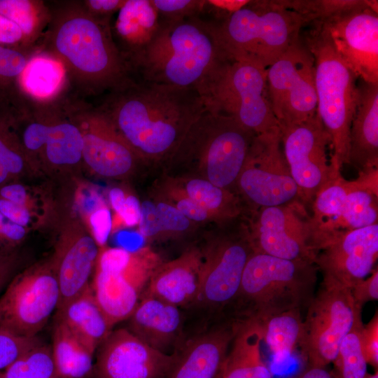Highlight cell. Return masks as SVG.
I'll return each mask as SVG.
<instances>
[{
  "label": "cell",
  "mask_w": 378,
  "mask_h": 378,
  "mask_svg": "<svg viewBox=\"0 0 378 378\" xmlns=\"http://www.w3.org/2000/svg\"><path fill=\"white\" fill-rule=\"evenodd\" d=\"M97 107L142 162L164 166L192 123L208 108L197 91L133 79Z\"/></svg>",
  "instance_id": "6da1fadb"
},
{
  "label": "cell",
  "mask_w": 378,
  "mask_h": 378,
  "mask_svg": "<svg viewBox=\"0 0 378 378\" xmlns=\"http://www.w3.org/2000/svg\"><path fill=\"white\" fill-rule=\"evenodd\" d=\"M47 5L49 21L34 53L62 64L68 90L71 87L80 98L108 92L132 79L113 40L111 20L92 16L82 1Z\"/></svg>",
  "instance_id": "7a4b0ae2"
},
{
  "label": "cell",
  "mask_w": 378,
  "mask_h": 378,
  "mask_svg": "<svg viewBox=\"0 0 378 378\" xmlns=\"http://www.w3.org/2000/svg\"><path fill=\"white\" fill-rule=\"evenodd\" d=\"M150 42L133 59L143 80L190 89L204 99L214 82L234 59L218 24L199 15L162 21Z\"/></svg>",
  "instance_id": "3957f363"
},
{
  "label": "cell",
  "mask_w": 378,
  "mask_h": 378,
  "mask_svg": "<svg viewBox=\"0 0 378 378\" xmlns=\"http://www.w3.org/2000/svg\"><path fill=\"white\" fill-rule=\"evenodd\" d=\"M255 136L234 118L208 107L163 166L165 176L201 178L236 193L238 176Z\"/></svg>",
  "instance_id": "277c9868"
},
{
  "label": "cell",
  "mask_w": 378,
  "mask_h": 378,
  "mask_svg": "<svg viewBox=\"0 0 378 378\" xmlns=\"http://www.w3.org/2000/svg\"><path fill=\"white\" fill-rule=\"evenodd\" d=\"M314 262L253 253L248 260L232 317L260 321L293 309L303 310L316 293Z\"/></svg>",
  "instance_id": "5b68a950"
},
{
  "label": "cell",
  "mask_w": 378,
  "mask_h": 378,
  "mask_svg": "<svg viewBox=\"0 0 378 378\" xmlns=\"http://www.w3.org/2000/svg\"><path fill=\"white\" fill-rule=\"evenodd\" d=\"M304 43L315 62L316 113L330 138L332 164L341 171L348 164L358 78L337 55L320 22L307 34Z\"/></svg>",
  "instance_id": "8992f818"
},
{
  "label": "cell",
  "mask_w": 378,
  "mask_h": 378,
  "mask_svg": "<svg viewBox=\"0 0 378 378\" xmlns=\"http://www.w3.org/2000/svg\"><path fill=\"white\" fill-rule=\"evenodd\" d=\"M308 19L299 11L278 5L244 4L218 25L234 59L267 69L300 37V30Z\"/></svg>",
  "instance_id": "52a82bcc"
},
{
  "label": "cell",
  "mask_w": 378,
  "mask_h": 378,
  "mask_svg": "<svg viewBox=\"0 0 378 378\" xmlns=\"http://www.w3.org/2000/svg\"><path fill=\"white\" fill-rule=\"evenodd\" d=\"M162 262L150 246L99 248L90 286L113 327L130 316Z\"/></svg>",
  "instance_id": "ba28073f"
},
{
  "label": "cell",
  "mask_w": 378,
  "mask_h": 378,
  "mask_svg": "<svg viewBox=\"0 0 378 378\" xmlns=\"http://www.w3.org/2000/svg\"><path fill=\"white\" fill-rule=\"evenodd\" d=\"M200 250L202 266L196 302L216 310L230 309L244 267L254 253L244 217L216 223Z\"/></svg>",
  "instance_id": "9c48e42d"
},
{
  "label": "cell",
  "mask_w": 378,
  "mask_h": 378,
  "mask_svg": "<svg viewBox=\"0 0 378 378\" xmlns=\"http://www.w3.org/2000/svg\"><path fill=\"white\" fill-rule=\"evenodd\" d=\"M307 309L299 346L307 367L326 368L345 336L363 323L362 309L350 288L323 278Z\"/></svg>",
  "instance_id": "30bf717a"
},
{
  "label": "cell",
  "mask_w": 378,
  "mask_h": 378,
  "mask_svg": "<svg viewBox=\"0 0 378 378\" xmlns=\"http://www.w3.org/2000/svg\"><path fill=\"white\" fill-rule=\"evenodd\" d=\"M235 191L246 217L263 208L302 202L283 152L279 129L255 136Z\"/></svg>",
  "instance_id": "8fae6325"
},
{
  "label": "cell",
  "mask_w": 378,
  "mask_h": 378,
  "mask_svg": "<svg viewBox=\"0 0 378 378\" xmlns=\"http://www.w3.org/2000/svg\"><path fill=\"white\" fill-rule=\"evenodd\" d=\"M208 107L234 118L256 135L279 130L267 85V69L233 59L211 86Z\"/></svg>",
  "instance_id": "7c38bea8"
},
{
  "label": "cell",
  "mask_w": 378,
  "mask_h": 378,
  "mask_svg": "<svg viewBox=\"0 0 378 378\" xmlns=\"http://www.w3.org/2000/svg\"><path fill=\"white\" fill-rule=\"evenodd\" d=\"M60 290L52 258L10 279L0 294V330L35 337L58 308Z\"/></svg>",
  "instance_id": "4fadbf2b"
},
{
  "label": "cell",
  "mask_w": 378,
  "mask_h": 378,
  "mask_svg": "<svg viewBox=\"0 0 378 378\" xmlns=\"http://www.w3.org/2000/svg\"><path fill=\"white\" fill-rule=\"evenodd\" d=\"M283 152L307 207L317 192L341 171L332 162L331 141L317 113L302 122L279 124Z\"/></svg>",
  "instance_id": "5bb4252c"
},
{
  "label": "cell",
  "mask_w": 378,
  "mask_h": 378,
  "mask_svg": "<svg viewBox=\"0 0 378 378\" xmlns=\"http://www.w3.org/2000/svg\"><path fill=\"white\" fill-rule=\"evenodd\" d=\"M267 85L278 125L302 122L316 113L314 59L300 37L267 68Z\"/></svg>",
  "instance_id": "9a60e30c"
},
{
  "label": "cell",
  "mask_w": 378,
  "mask_h": 378,
  "mask_svg": "<svg viewBox=\"0 0 378 378\" xmlns=\"http://www.w3.org/2000/svg\"><path fill=\"white\" fill-rule=\"evenodd\" d=\"M69 111L83 137V162L99 176L122 178L136 169L141 160L97 108L82 98L69 95Z\"/></svg>",
  "instance_id": "2e32d148"
},
{
  "label": "cell",
  "mask_w": 378,
  "mask_h": 378,
  "mask_svg": "<svg viewBox=\"0 0 378 378\" xmlns=\"http://www.w3.org/2000/svg\"><path fill=\"white\" fill-rule=\"evenodd\" d=\"M244 218L254 253L314 262L309 215L302 202L263 208Z\"/></svg>",
  "instance_id": "e0dca14e"
},
{
  "label": "cell",
  "mask_w": 378,
  "mask_h": 378,
  "mask_svg": "<svg viewBox=\"0 0 378 378\" xmlns=\"http://www.w3.org/2000/svg\"><path fill=\"white\" fill-rule=\"evenodd\" d=\"M335 50L361 80L378 83V15L371 7L344 8L319 20Z\"/></svg>",
  "instance_id": "ac0fdd59"
},
{
  "label": "cell",
  "mask_w": 378,
  "mask_h": 378,
  "mask_svg": "<svg viewBox=\"0 0 378 378\" xmlns=\"http://www.w3.org/2000/svg\"><path fill=\"white\" fill-rule=\"evenodd\" d=\"M95 378H167L178 353H163L127 328L111 330L97 349Z\"/></svg>",
  "instance_id": "d6986e66"
},
{
  "label": "cell",
  "mask_w": 378,
  "mask_h": 378,
  "mask_svg": "<svg viewBox=\"0 0 378 378\" xmlns=\"http://www.w3.org/2000/svg\"><path fill=\"white\" fill-rule=\"evenodd\" d=\"M378 258V223L349 231L318 251L314 264L323 278L349 288L371 274Z\"/></svg>",
  "instance_id": "ffe728a7"
},
{
  "label": "cell",
  "mask_w": 378,
  "mask_h": 378,
  "mask_svg": "<svg viewBox=\"0 0 378 378\" xmlns=\"http://www.w3.org/2000/svg\"><path fill=\"white\" fill-rule=\"evenodd\" d=\"M99 252V246L79 224H72L62 232L52 257L60 290L57 309L90 285Z\"/></svg>",
  "instance_id": "44dd1931"
},
{
  "label": "cell",
  "mask_w": 378,
  "mask_h": 378,
  "mask_svg": "<svg viewBox=\"0 0 378 378\" xmlns=\"http://www.w3.org/2000/svg\"><path fill=\"white\" fill-rule=\"evenodd\" d=\"M239 319L230 317L190 339L177 351L167 378H216L220 372L236 335Z\"/></svg>",
  "instance_id": "7402d4cb"
},
{
  "label": "cell",
  "mask_w": 378,
  "mask_h": 378,
  "mask_svg": "<svg viewBox=\"0 0 378 378\" xmlns=\"http://www.w3.org/2000/svg\"><path fill=\"white\" fill-rule=\"evenodd\" d=\"M202 255L190 248L178 258L162 262L153 274L144 294L178 307L196 302L200 285Z\"/></svg>",
  "instance_id": "603a6c76"
},
{
  "label": "cell",
  "mask_w": 378,
  "mask_h": 378,
  "mask_svg": "<svg viewBox=\"0 0 378 378\" xmlns=\"http://www.w3.org/2000/svg\"><path fill=\"white\" fill-rule=\"evenodd\" d=\"M359 80L348 153V164L358 172L378 167V83Z\"/></svg>",
  "instance_id": "cb8c5ba5"
},
{
  "label": "cell",
  "mask_w": 378,
  "mask_h": 378,
  "mask_svg": "<svg viewBox=\"0 0 378 378\" xmlns=\"http://www.w3.org/2000/svg\"><path fill=\"white\" fill-rule=\"evenodd\" d=\"M127 320L131 332L166 354L177 342L183 324L179 307L146 294Z\"/></svg>",
  "instance_id": "d4e9b609"
},
{
  "label": "cell",
  "mask_w": 378,
  "mask_h": 378,
  "mask_svg": "<svg viewBox=\"0 0 378 378\" xmlns=\"http://www.w3.org/2000/svg\"><path fill=\"white\" fill-rule=\"evenodd\" d=\"M160 22L151 0H126L118 11L113 27L111 24V32L129 68L133 59L153 38Z\"/></svg>",
  "instance_id": "484cf974"
},
{
  "label": "cell",
  "mask_w": 378,
  "mask_h": 378,
  "mask_svg": "<svg viewBox=\"0 0 378 378\" xmlns=\"http://www.w3.org/2000/svg\"><path fill=\"white\" fill-rule=\"evenodd\" d=\"M55 320L64 323L93 354L113 328L98 304L90 285L57 309Z\"/></svg>",
  "instance_id": "4316f807"
},
{
  "label": "cell",
  "mask_w": 378,
  "mask_h": 378,
  "mask_svg": "<svg viewBox=\"0 0 378 378\" xmlns=\"http://www.w3.org/2000/svg\"><path fill=\"white\" fill-rule=\"evenodd\" d=\"M67 94L57 100L40 158L57 168L76 166L83 162V137L71 117Z\"/></svg>",
  "instance_id": "83f0119b"
},
{
  "label": "cell",
  "mask_w": 378,
  "mask_h": 378,
  "mask_svg": "<svg viewBox=\"0 0 378 378\" xmlns=\"http://www.w3.org/2000/svg\"><path fill=\"white\" fill-rule=\"evenodd\" d=\"M258 322L239 319L236 335L221 370V378H272L261 352Z\"/></svg>",
  "instance_id": "f1b7e54d"
},
{
  "label": "cell",
  "mask_w": 378,
  "mask_h": 378,
  "mask_svg": "<svg viewBox=\"0 0 378 378\" xmlns=\"http://www.w3.org/2000/svg\"><path fill=\"white\" fill-rule=\"evenodd\" d=\"M170 178L210 214L213 222L221 223L245 216L244 207L236 193L201 178Z\"/></svg>",
  "instance_id": "f546056e"
},
{
  "label": "cell",
  "mask_w": 378,
  "mask_h": 378,
  "mask_svg": "<svg viewBox=\"0 0 378 378\" xmlns=\"http://www.w3.org/2000/svg\"><path fill=\"white\" fill-rule=\"evenodd\" d=\"M20 87L28 97L40 101L58 97L68 90L62 64L48 56L34 53L20 78Z\"/></svg>",
  "instance_id": "4dcf8cb0"
},
{
  "label": "cell",
  "mask_w": 378,
  "mask_h": 378,
  "mask_svg": "<svg viewBox=\"0 0 378 378\" xmlns=\"http://www.w3.org/2000/svg\"><path fill=\"white\" fill-rule=\"evenodd\" d=\"M51 349L60 378H86L92 374L94 354L57 320L52 331Z\"/></svg>",
  "instance_id": "1f68e13d"
},
{
  "label": "cell",
  "mask_w": 378,
  "mask_h": 378,
  "mask_svg": "<svg viewBox=\"0 0 378 378\" xmlns=\"http://www.w3.org/2000/svg\"><path fill=\"white\" fill-rule=\"evenodd\" d=\"M301 312L293 309L257 321L260 326L262 342L268 347L274 361H285L299 346L303 322Z\"/></svg>",
  "instance_id": "d6a6232c"
},
{
  "label": "cell",
  "mask_w": 378,
  "mask_h": 378,
  "mask_svg": "<svg viewBox=\"0 0 378 378\" xmlns=\"http://www.w3.org/2000/svg\"><path fill=\"white\" fill-rule=\"evenodd\" d=\"M31 56L0 45V114L13 115L25 104L20 78Z\"/></svg>",
  "instance_id": "836d02e7"
},
{
  "label": "cell",
  "mask_w": 378,
  "mask_h": 378,
  "mask_svg": "<svg viewBox=\"0 0 378 378\" xmlns=\"http://www.w3.org/2000/svg\"><path fill=\"white\" fill-rule=\"evenodd\" d=\"M335 226V237L344 232L378 223V192L355 178Z\"/></svg>",
  "instance_id": "e575fe53"
},
{
  "label": "cell",
  "mask_w": 378,
  "mask_h": 378,
  "mask_svg": "<svg viewBox=\"0 0 378 378\" xmlns=\"http://www.w3.org/2000/svg\"><path fill=\"white\" fill-rule=\"evenodd\" d=\"M0 14L21 29L34 53L49 21L47 3L32 0H0Z\"/></svg>",
  "instance_id": "d590c367"
},
{
  "label": "cell",
  "mask_w": 378,
  "mask_h": 378,
  "mask_svg": "<svg viewBox=\"0 0 378 378\" xmlns=\"http://www.w3.org/2000/svg\"><path fill=\"white\" fill-rule=\"evenodd\" d=\"M29 161L14 129L13 118L0 115V187L16 181Z\"/></svg>",
  "instance_id": "8d00e7d4"
},
{
  "label": "cell",
  "mask_w": 378,
  "mask_h": 378,
  "mask_svg": "<svg viewBox=\"0 0 378 378\" xmlns=\"http://www.w3.org/2000/svg\"><path fill=\"white\" fill-rule=\"evenodd\" d=\"M1 378H60L51 346L40 342L4 370Z\"/></svg>",
  "instance_id": "74e56055"
},
{
  "label": "cell",
  "mask_w": 378,
  "mask_h": 378,
  "mask_svg": "<svg viewBox=\"0 0 378 378\" xmlns=\"http://www.w3.org/2000/svg\"><path fill=\"white\" fill-rule=\"evenodd\" d=\"M363 323L354 327L343 339L332 361V378H365L368 374L367 361L363 355L360 332Z\"/></svg>",
  "instance_id": "f35d334b"
},
{
  "label": "cell",
  "mask_w": 378,
  "mask_h": 378,
  "mask_svg": "<svg viewBox=\"0 0 378 378\" xmlns=\"http://www.w3.org/2000/svg\"><path fill=\"white\" fill-rule=\"evenodd\" d=\"M156 197L174 206L192 223H203L213 220L201 206L189 198L169 177L164 176L158 186Z\"/></svg>",
  "instance_id": "ab89813d"
},
{
  "label": "cell",
  "mask_w": 378,
  "mask_h": 378,
  "mask_svg": "<svg viewBox=\"0 0 378 378\" xmlns=\"http://www.w3.org/2000/svg\"><path fill=\"white\" fill-rule=\"evenodd\" d=\"M154 202L160 221V238L183 234L194 226V223L172 204L158 197Z\"/></svg>",
  "instance_id": "60d3db41"
},
{
  "label": "cell",
  "mask_w": 378,
  "mask_h": 378,
  "mask_svg": "<svg viewBox=\"0 0 378 378\" xmlns=\"http://www.w3.org/2000/svg\"><path fill=\"white\" fill-rule=\"evenodd\" d=\"M162 21H174L197 16L206 1L197 0H151Z\"/></svg>",
  "instance_id": "b9f144b4"
},
{
  "label": "cell",
  "mask_w": 378,
  "mask_h": 378,
  "mask_svg": "<svg viewBox=\"0 0 378 378\" xmlns=\"http://www.w3.org/2000/svg\"><path fill=\"white\" fill-rule=\"evenodd\" d=\"M39 342L36 337H22L0 330V372Z\"/></svg>",
  "instance_id": "7bdbcfd3"
},
{
  "label": "cell",
  "mask_w": 378,
  "mask_h": 378,
  "mask_svg": "<svg viewBox=\"0 0 378 378\" xmlns=\"http://www.w3.org/2000/svg\"><path fill=\"white\" fill-rule=\"evenodd\" d=\"M88 231L99 248L105 246L112 231V216L108 206L103 203L83 218Z\"/></svg>",
  "instance_id": "ee69618b"
},
{
  "label": "cell",
  "mask_w": 378,
  "mask_h": 378,
  "mask_svg": "<svg viewBox=\"0 0 378 378\" xmlns=\"http://www.w3.org/2000/svg\"><path fill=\"white\" fill-rule=\"evenodd\" d=\"M361 349L368 364L378 368V312L370 321L363 324L360 332Z\"/></svg>",
  "instance_id": "f6af8a7d"
},
{
  "label": "cell",
  "mask_w": 378,
  "mask_h": 378,
  "mask_svg": "<svg viewBox=\"0 0 378 378\" xmlns=\"http://www.w3.org/2000/svg\"><path fill=\"white\" fill-rule=\"evenodd\" d=\"M141 214V202L139 199L127 194L120 210L112 216V233L123 227L138 225Z\"/></svg>",
  "instance_id": "bcb514c9"
},
{
  "label": "cell",
  "mask_w": 378,
  "mask_h": 378,
  "mask_svg": "<svg viewBox=\"0 0 378 378\" xmlns=\"http://www.w3.org/2000/svg\"><path fill=\"white\" fill-rule=\"evenodd\" d=\"M0 45L32 55L21 29L12 20L0 14Z\"/></svg>",
  "instance_id": "7dc6e473"
},
{
  "label": "cell",
  "mask_w": 378,
  "mask_h": 378,
  "mask_svg": "<svg viewBox=\"0 0 378 378\" xmlns=\"http://www.w3.org/2000/svg\"><path fill=\"white\" fill-rule=\"evenodd\" d=\"M138 226L139 234L143 238L148 241L160 239V221L154 200H144L141 202Z\"/></svg>",
  "instance_id": "c3c4849f"
},
{
  "label": "cell",
  "mask_w": 378,
  "mask_h": 378,
  "mask_svg": "<svg viewBox=\"0 0 378 378\" xmlns=\"http://www.w3.org/2000/svg\"><path fill=\"white\" fill-rule=\"evenodd\" d=\"M356 304L360 308L371 301L378 300V267L374 268L370 275L358 282L351 288Z\"/></svg>",
  "instance_id": "681fc988"
},
{
  "label": "cell",
  "mask_w": 378,
  "mask_h": 378,
  "mask_svg": "<svg viewBox=\"0 0 378 378\" xmlns=\"http://www.w3.org/2000/svg\"><path fill=\"white\" fill-rule=\"evenodd\" d=\"M87 10L94 18L111 20V18L125 4L126 0H85L82 1Z\"/></svg>",
  "instance_id": "f907efd6"
},
{
  "label": "cell",
  "mask_w": 378,
  "mask_h": 378,
  "mask_svg": "<svg viewBox=\"0 0 378 378\" xmlns=\"http://www.w3.org/2000/svg\"><path fill=\"white\" fill-rule=\"evenodd\" d=\"M0 213L11 222L24 227H27L31 220L29 209L1 197H0Z\"/></svg>",
  "instance_id": "816d5d0a"
},
{
  "label": "cell",
  "mask_w": 378,
  "mask_h": 378,
  "mask_svg": "<svg viewBox=\"0 0 378 378\" xmlns=\"http://www.w3.org/2000/svg\"><path fill=\"white\" fill-rule=\"evenodd\" d=\"M0 197L30 209L31 200L27 189L16 181L1 186Z\"/></svg>",
  "instance_id": "f5cc1de1"
},
{
  "label": "cell",
  "mask_w": 378,
  "mask_h": 378,
  "mask_svg": "<svg viewBox=\"0 0 378 378\" xmlns=\"http://www.w3.org/2000/svg\"><path fill=\"white\" fill-rule=\"evenodd\" d=\"M15 255L0 257V294L10 281L15 268Z\"/></svg>",
  "instance_id": "db71d44e"
},
{
  "label": "cell",
  "mask_w": 378,
  "mask_h": 378,
  "mask_svg": "<svg viewBox=\"0 0 378 378\" xmlns=\"http://www.w3.org/2000/svg\"><path fill=\"white\" fill-rule=\"evenodd\" d=\"M127 193L120 188H112L108 192L109 204L114 213L118 212L122 206Z\"/></svg>",
  "instance_id": "11a10c76"
},
{
  "label": "cell",
  "mask_w": 378,
  "mask_h": 378,
  "mask_svg": "<svg viewBox=\"0 0 378 378\" xmlns=\"http://www.w3.org/2000/svg\"><path fill=\"white\" fill-rule=\"evenodd\" d=\"M296 378H332L330 371L326 368H309Z\"/></svg>",
  "instance_id": "9f6ffc18"
},
{
  "label": "cell",
  "mask_w": 378,
  "mask_h": 378,
  "mask_svg": "<svg viewBox=\"0 0 378 378\" xmlns=\"http://www.w3.org/2000/svg\"><path fill=\"white\" fill-rule=\"evenodd\" d=\"M365 378H378V370H375L374 374H369Z\"/></svg>",
  "instance_id": "6f0895ef"
},
{
  "label": "cell",
  "mask_w": 378,
  "mask_h": 378,
  "mask_svg": "<svg viewBox=\"0 0 378 378\" xmlns=\"http://www.w3.org/2000/svg\"><path fill=\"white\" fill-rule=\"evenodd\" d=\"M222 370V369H221ZM216 378H221V370L220 372H219V374L216 376Z\"/></svg>",
  "instance_id": "680465c9"
},
{
  "label": "cell",
  "mask_w": 378,
  "mask_h": 378,
  "mask_svg": "<svg viewBox=\"0 0 378 378\" xmlns=\"http://www.w3.org/2000/svg\"><path fill=\"white\" fill-rule=\"evenodd\" d=\"M297 376H290L284 378H296Z\"/></svg>",
  "instance_id": "91938a15"
},
{
  "label": "cell",
  "mask_w": 378,
  "mask_h": 378,
  "mask_svg": "<svg viewBox=\"0 0 378 378\" xmlns=\"http://www.w3.org/2000/svg\"><path fill=\"white\" fill-rule=\"evenodd\" d=\"M1 372H0V378H1Z\"/></svg>",
  "instance_id": "94428289"
}]
</instances>
